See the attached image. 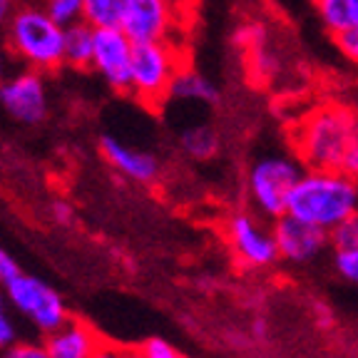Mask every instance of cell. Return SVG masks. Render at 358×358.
<instances>
[{"instance_id":"f546056e","label":"cell","mask_w":358,"mask_h":358,"mask_svg":"<svg viewBox=\"0 0 358 358\" xmlns=\"http://www.w3.org/2000/svg\"><path fill=\"white\" fill-rule=\"evenodd\" d=\"M55 217L60 219V222H70V219H73V212L65 207V201H57L55 204Z\"/></svg>"},{"instance_id":"30bf717a","label":"cell","mask_w":358,"mask_h":358,"mask_svg":"<svg viewBox=\"0 0 358 358\" xmlns=\"http://www.w3.org/2000/svg\"><path fill=\"white\" fill-rule=\"evenodd\" d=\"M134 40L122 28H95V57L92 70L115 92L129 95Z\"/></svg>"},{"instance_id":"e0dca14e","label":"cell","mask_w":358,"mask_h":358,"mask_svg":"<svg viewBox=\"0 0 358 358\" xmlns=\"http://www.w3.org/2000/svg\"><path fill=\"white\" fill-rule=\"evenodd\" d=\"M222 147V137L219 132L207 122L192 124V127H185L179 132V150L185 152L189 159H196V162H207Z\"/></svg>"},{"instance_id":"d6986e66","label":"cell","mask_w":358,"mask_h":358,"mask_svg":"<svg viewBox=\"0 0 358 358\" xmlns=\"http://www.w3.org/2000/svg\"><path fill=\"white\" fill-rule=\"evenodd\" d=\"M43 8L50 13L55 22H60L62 28H70L75 22L85 20V6L83 0H40Z\"/></svg>"},{"instance_id":"7c38bea8","label":"cell","mask_w":358,"mask_h":358,"mask_svg":"<svg viewBox=\"0 0 358 358\" xmlns=\"http://www.w3.org/2000/svg\"><path fill=\"white\" fill-rule=\"evenodd\" d=\"M100 152L112 169H117L122 177L132 179V182L150 185L159 177V159L152 152L129 147L127 142L117 140L112 134H105L100 140Z\"/></svg>"},{"instance_id":"44dd1931","label":"cell","mask_w":358,"mask_h":358,"mask_svg":"<svg viewBox=\"0 0 358 358\" xmlns=\"http://www.w3.org/2000/svg\"><path fill=\"white\" fill-rule=\"evenodd\" d=\"M334 266L338 271L341 279H346L348 284L358 286V244L346 246V249H336L334 252Z\"/></svg>"},{"instance_id":"f1b7e54d","label":"cell","mask_w":358,"mask_h":358,"mask_svg":"<svg viewBox=\"0 0 358 358\" xmlns=\"http://www.w3.org/2000/svg\"><path fill=\"white\" fill-rule=\"evenodd\" d=\"M17 3H20V0H0V33L6 30L8 20H10V15L15 13Z\"/></svg>"},{"instance_id":"ffe728a7","label":"cell","mask_w":358,"mask_h":358,"mask_svg":"<svg viewBox=\"0 0 358 358\" xmlns=\"http://www.w3.org/2000/svg\"><path fill=\"white\" fill-rule=\"evenodd\" d=\"M15 308L10 306V299L6 294V286L0 284V353H6L13 343H17V321H15Z\"/></svg>"},{"instance_id":"83f0119b","label":"cell","mask_w":358,"mask_h":358,"mask_svg":"<svg viewBox=\"0 0 358 358\" xmlns=\"http://www.w3.org/2000/svg\"><path fill=\"white\" fill-rule=\"evenodd\" d=\"M341 169H343L346 174H351V177H356V179H358V137H356V142H353V145L348 147L346 157H343Z\"/></svg>"},{"instance_id":"603a6c76","label":"cell","mask_w":358,"mask_h":358,"mask_svg":"<svg viewBox=\"0 0 358 358\" xmlns=\"http://www.w3.org/2000/svg\"><path fill=\"white\" fill-rule=\"evenodd\" d=\"M92 358H147L142 346H124L115 341H100Z\"/></svg>"},{"instance_id":"5bb4252c","label":"cell","mask_w":358,"mask_h":358,"mask_svg":"<svg viewBox=\"0 0 358 358\" xmlns=\"http://www.w3.org/2000/svg\"><path fill=\"white\" fill-rule=\"evenodd\" d=\"M219 97H222V92H219L217 83L189 65H185L179 70L172 83V90H169V100L194 102V105H207V107L217 105Z\"/></svg>"},{"instance_id":"7a4b0ae2","label":"cell","mask_w":358,"mask_h":358,"mask_svg":"<svg viewBox=\"0 0 358 358\" xmlns=\"http://www.w3.org/2000/svg\"><path fill=\"white\" fill-rule=\"evenodd\" d=\"M358 137V115L346 105H316L294 127V155L306 169H341Z\"/></svg>"},{"instance_id":"ba28073f","label":"cell","mask_w":358,"mask_h":358,"mask_svg":"<svg viewBox=\"0 0 358 358\" xmlns=\"http://www.w3.org/2000/svg\"><path fill=\"white\" fill-rule=\"evenodd\" d=\"M0 105L13 120L22 124H38L48 115V85L45 73L22 67L20 73L6 75L0 83Z\"/></svg>"},{"instance_id":"d4e9b609","label":"cell","mask_w":358,"mask_h":358,"mask_svg":"<svg viewBox=\"0 0 358 358\" xmlns=\"http://www.w3.org/2000/svg\"><path fill=\"white\" fill-rule=\"evenodd\" d=\"M331 244L334 249H346V246H356L358 244V217L351 222L341 224L338 229L331 231Z\"/></svg>"},{"instance_id":"9a60e30c","label":"cell","mask_w":358,"mask_h":358,"mask_svg":"<svg viewBox=\"0 0 358 358\" xmlns=\"http://www.w3.org/2000/svg\"><path fill=\"white\" fill-rule=\"evenodd\" d=\"M311 6L329 35L358 30V0H311Z\"/></svg>"},{"instance_id":"6da1fadb","label":"cell","mask_w":358,"mask_h":358,"mask_svg":"<svg viewBox=\"0 0 358 358\" xmlns=\"http://www.w3.org/2000/svg\"><path fill=\"white\" fill-rule=\"evenodd\" d=\"M286 214L331 234L358 217V179L343 169H303L291 189Z\"/></svg>"},{"instance_id":"cb8c5ba5","label":"cell","mask_w":358,"mask_h":358,"mask_svg":"<svg viewBox=\"0 0 358 358\" xmlns=\"http://www.w3.org/2000/svg\"><path fill=\"white\" fill-rule=\"evenodd\" d=\"M336 50L341 52L348 62H356L358 65V30H346V33L331 35Z\"/></svg>"},{"instance_id":"4316f807","label":"cell","mask_w":358,"mask_h":358,"mask_svg":"<svg viewBox=\"0 0 358 358\" xmlns=\"http://www.w3.org/2000/svg\"><path fill=\"white\" fill-rule=\"evenodd\" d=\"M17 274H20V268H17V262L10 257V254L6 252V249H3V246H0V284L6 286L8 281H10L13 276H17Z\"/></svg>"},{"instance_id":"3957f363","label":"cell","mask_w":358,"mask_h":358,"mask_svg":"<svg viewBox=\"0 0 358 358\" xmlns=\"http://www.w3.org/2000/svg\"><path fill=\"white\" fill-rule=\"evenodd\" d=\"M3 35L10 55L25 67L55 73L65 65V28L52 20L38 0L17 3Z\"/></svg>"},{"instance_id":"52a82bcc","label":"cell","mask_w":358,"mask_h":358,"mask_svg":"<svg viewBox=\"0 0 358 358\" xmlns=\"http://www.w3.org/2000/svg\"><path fill=\"white\" fill-rule=\"evenodd\" d=\"M224 239L234 262L244 268H268L281 259L274 229L257 212H231L224 222Z\"/></svg>"},{"instance_id":"5b68a950","label":"cell","mask_w":358,"mask_h":358,"mask_svg":"<svg viewBox=\"0 0 358 358\" xmlns=\"http://www.w3.org/2000/svg\"><path fill=\"white\" fill-rule=\"evenodd\" d=\"M187 62L174 40L159 43H134L129 95L147 107H159L169 100V90L177 73Z\"/></svg>"},{"instance_id":"4dcf8cb0","label":"cell","mask_w":358,"mask_h":358,"mask_svg":"<svg viewBox=\"0 0 358 358\" xmlns=\"http://www.w3.org/2000/svg\"><path fill=\"white\" fill-rule=\"evenodd\" d=\"M6 80V55H3V50H0V83Z\"/></svg>"},{"instance_id":"7402d4cb","label":"cell","mask_w":358,"mask_h":358,"mask_svg":"<svg viewBox=\"0 0 358 358\" xmlns=\"http://www.w3.org/2000/svg\"><path fill=\"white\" fill-rule=\"evenodd\" d=\"M0 358H52V353L45 341H17L6 353H0Z\"/></svg>"},{"instance_id":"277c9868","label":"cell","mask_w":358,"mask_h":358,"mask_svg":"<svg viewBox=\"0 0 358 358\" xmlns=\"http://www.w3.org/2000/svg\"><path fill=\"white\" fill-rule=\"evenodd\" d=\"M303 169L306 167L299 162V157L286 152H264L254 157L246 169V196L254 212L268 222L286 214L291 189L296 187Z\"/></svg>"},{"instance_id":"8fae6325","label":"cell","mask_w":358,"mask_h":358,"mask_svg":"<svg viewBox=\"0 0 358 358\" xmlns=\"http://www.w3.org/2000/svg\"><path fill=\"white\" fill-rule=\"evenodd\" d=\"M274 239L279 246V257L289 264H308L316 257H321L326 246L331 244V234L303 219L281 214L279 219L271 222Z\"/></svg>"},{"instance_id":"1f68e13d","label":"cell","mask_w":358,"mask_h":358,"mask_svg":"<svg viewBox=\"0 0 358 358\" xmlns=\"http://www.w3.org/2000/svg\"><path fill=\"white\" fill-rule=\"evenodd\" d=\"M179 358H187V356H179Z\"/></svg>"},{"instance_id":"8992f818","label":"cell","mask_w":358,"mask_h":358,"mask_svg":"<svg viewBox=\"0 0 358 358\" xmlns=\"http://www.w3.org/2000/svg\"><path fill=\"white\" fill-rule=\"evenodd\" d=\"M6 294L17 316H22L43 336L57 331L70 319L60 294L52 286L45 284L43 279H38V276L22 274L20 271V274L13 276L6 284Z\"/></svg>"},{"instance_id":"ac0fdd59","label":"cell","mask_w":358,"mask_h":358,"mask_svg":"<svg viewBox=\"0 0 358 358\" xmlns=\"http://www.w3.org/2000/svg\"><path fill=\"white\" fill-rule=\"evenodd\" d=\"M85 22L92 28H122L127 0H83Z\"/></svg>"},{"instance_id":"2e32d148","label":"cell","mask_w":358,"mask_h":358,"mask_svg":"<svg viewBox=\"0 0 358 358\" xmlns=\"http://www.w3.org/2000/svg\"><path fill=\"white\" fill-rule=\"evenodd\" d=\"M92 57H95V28L85 20L65 28V65L73 70H92Z\"/></svg>"},{"instance_id":"484cf974","label":"cell","mask_w":358,"mask_h":358,"mask_svg":"<svg viewBox=\"0 0 358 358\" xmlns=\"http://www.w3.org/2000/svg\"><path fill=\"white\" fill-rule=\"evenodd\" d=\"M142 351H145L147 358H179L182 353L172 346L164 338H150V341L142 343Z\"/></svg>"},{"instance_id":"4fadbf2b","label":"cell","mask_w":358,"mask_h":358,"mask_svg":"<svg viewBox=\"0 0 358 358\" xmlns=\"http://www.w3.org/2000/svg\"><path fill=\"white\" fill-rule=\"evenodd\" d=\"M100 341V334L78 319H67L60 329L45 336V346L52 358H92Z\"/></svg>"},{"instance_id":"9c48e42d","label":"cell","mask_w":358,"mask_h":358,"mask_svg":"<svg viewBox=\"0 0 358 358\" xmlns=\"http://www.w3.org/2000/svg\"><path fill=\"white\" fill-rule=\"evenodd\" d=\"M179 28V0H127L122 30L134 43L174 40Z\"/></svg>"}]
</instances>
